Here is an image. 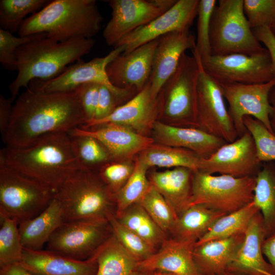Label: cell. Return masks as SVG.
Returning <instances> with one entry per match:
<instances>
[{
	"instance_id": "cell-56",
	"label": "cell",
	"mask_w": 275,
	"mask_h": 275,
	"mask_svg": "<svg viewBox=\"0 0 275 275\" xmlns=\"http://www.w3.org/2000/svg\"><path fill=\"white\" fill-rule=\"evenodd\" d=\"M270 29L272 34L275 37V23L270 28Z\"/></svg>"
},
{
	"instance_id": "cell-13",
	"label": "cell",
	"mask_w": 275,
	"mask_h": 275,
	"mask_svg": "<svg viewBox=\"0 0 275 275\" xmlns=\"http://www.w3.org/2000/svg\"><path fill=\"white\" fill-rule=\"evenodd\" d=\"M196 106L197 128L231 143L238 138L233 120L227 109L221 85L202 67L200 57Z\"/></svg>"
},
{
	"instance_id": "cell-36",
	"label": "cell",
	"mask_w": 275,
	"mask_h": 275,
	"mask_svg": "<svg viewBox=\"0 0 275 275\" xmlns=\"http://www.w3.org/2000/svg\"><path fill=\"white\" fill-rule=\"evenodd\" d=\"M131 176L122 187L114 195L116 217L132 205L139 203L150 188L151 182L147 177L148 167L137 158Z\"/></svg>"
},
{
	"instance_id": "cell-24",
	"label": "cell",
	"mask_w": 275,
	"mask_h": 275,
	"mask_svg": "<svg viewBox=\"0 0 275 275\" xmlns=\"http://www.w3.org/2000/svg\"><path fill=\"white\" fill-rule=\"evenodd\" d=\"M265 239L263 219L259 211L249 223L243 241L227 270L244 275H274L262 252Z\"/></svg>"
},
{
	"instance_id": "cell-30",
	"label": "cell",
	"mask_w": 275,
	"mask_h": 275,
	"mask_svg": "<svg viewBox=\"0 0 275 275\" xmlns=\"http://www.w3.org/2000/svg\"><path fill=\"white\" fill-rule=\"evenodd\" d=\"M253 202L259 208L265 238L275 234V163L263 162L256 176Z\"/></svg>"
},
{
	"instance_id": "cell-53",
	"label": "cell",
	"mask_w": 275,
	"mask_h": 275,
	"mask_svg": "<svg viewBox=\"0 0 275 275\" xmlns=\"http://www.w3.org/2000/svg\"><path fill=\"white\" fill-rule=\"evenodd\" d=\"M129 275H153V272H147L135 269Z\"/></svg>"
},
{
	"instance_id": "cell-12",
	"label": "cell",
	"mask_w": 275,
	"mask_h": 275,
	"mask_svg": "<svg viewBox=\"0 0 275 275\" xmlns=\"http://www.w3.org/2000/svg\"><path fill=\"white\" fill-rule=\"evenodd\" d=\"M201 64L205 72L220 84H262L275 77L271 57L266 48L253 55L211 56Z\"/></svg>"
},
{
	"instance_id": "cell-54",
	"label": "cell",
	"mask_w": 275,
	"mask_h": 275,
	"mask_svg": "<svg viewBox=\"0 0 275 275\" xmlns=\"http://www.w3.org/2000/svg\"><path fill=\"white\" fill-rule=\"evenodd\" d=\"M153 275H177L174 273L167 272H163V271H154L153 272Z\"/></svg>"
},
{
	"instance_id": "cell-9",
	"label": "cell",
	"mask_w": 275,
	"mask_h": 275,
	"mask_svg": "<svg viewBox=\"0 0 275 275\" xmlns=\"http://www.w3.org/2000/svg\"><path fill=\"white\" fill-rule=\"evenodd\" d=\"M54 194L42 183L0 162V213L18 223L33 218L48 206Z\"/></svg>"
},
{
	"instance_id": "cell-48",
	"label": "cell",
	"mask_w": 275,
	"mask_h": 275,
	"mask_svg": "<svg viewBox=\"0 0 275 275\" xmlns=\"http://www.w3.org/2000/svg\"><path fill=\"white\" fill-rule=\"evenodd\" d=\"M257 39L262 43L268 50L272 61V69L275 73V37L270 28L263 26L252 29Z\"/></svg>"
},
{
	"instance_id": "cell-37",
	"label": "cell",
	"mask_w": 275,
	"mask_h": 275,
	"mask_svg": "<svg viewBox=\"0 0 275 275\" xmlns=\"http://www.w3.org/2000/svg\"><path fill=\"white\" fill-rule=\"evenodd\" d=\"M46 0H1V29L12 33L18 32L26 16L44 7Z\"/></svg>"
},
{
	"instance_id": "cell-27",
	"label": "cell",
	"mask_w": 275,
	"mask_h": 275,
	"mask_svg": "<svg viewBox=\"0 0 275 275\" xmlns=\"http://www.w3.org/2000/svg\"><path fill=\"white\" fill-rule=\"evenodd\" d=\"M194 171L184 167L153 172L151 183L168 202L178 216L190 207Z\"/></svg>"
},
{
	"instance_id": "cell-11",
	"label": "cell",
	"mask_w": 275,
	"mask_h": 275,
	"mask_svg": "<svg viewBox=\"0 0 275 275\" xmlns=\"http://www.w3.org/2000/svg\"><path fill=\"white\" fill-rule=\"evenodd\" d=\"M124 51V47L119 46L104 57L95 58L88 62L81 59L57 77L49 80L34 79L29 87L45 92H64L74 91L84 84L94 82L106 86L119 102L132 92L114 87L108 78L106 69L112 60Z\"/></svg>"
},
{
	"instance_id": "cell-4",
	"label": "cell",
	"mask_w": 275,
	"mask_h": 275,
	"mask_svg": "<svg viewBox=\"0 0 275 275\" xmlns=\"http://www.w3.org/2000/svg\"><path fill=\"white\" fill-rule=\"evenodd\" d=\"M103 17L95 0H53L26 18L19 36L45 33L59 42L92 39L99 32Z\"/></svg>"
},
{
	"instance_id": "cell-28",
	"label": "cell",
	"mask_w": 275,
	"mask_h": 275,
	"mask_svg": "<svg viewBox=\"0 0 275 275\" xmlns=\"http://www.w3.org/2000/svg\"><path fill=\"white\" fill-rule=\"evenodd\" d=\"M64 222L59 201L54 198L35 217L19 223L18 228L23 249L39 250L53 232Z\"/></svg>"
},
{
	"instance_id": "cell-2",
	"label": "cell",
	"mask_w": 275,
	"mask_h": 275,
	"mask_svg": "<svg viewBox=\"0 0 275 275\" xmlns=\"http://www.w3.org/2000/svg\"><path fill=\"white\" fill-rule=\"evenodd\" d=\"M0 162L44 185L54 193L79 169L68 132L45 134L23 147L1 151Z\"/></svg>"
},
{
	"instance_id": "cell-43",
	"label": "cell",
	"mask_w": 275,
	"mask_h": 275,
	"mask_svg": "<svg viewBox=\"0 0 275 275\" xmlns=\"http://www.w3.org/2000/svg\"><path fill=\"white\" fill-rule=\"evenodd\" d=\"M47 36L45 33L16 37L8 31L0 29V62L3 67L10 71H17L16 52L23 45Z\"/></svg>"
},
{
	"instance_id": "cell-38",
	"label": "cell",
	"mask_w": 275,
	"mask_h": 275,
	"mask_svg": "<svg viewBox=\"0 0 275 275\" xmlns=\"http://www.w3.org/2000/svg\"><path fill=\"white\" fill-rule=\"evenodd\" d=\"M0 267L20 263L23 248L18 222L0 213Z\"/></svg>"
},
{
	"instance_id": "cell-10",
	"label": "cell",
	"mask_w": 275,
	"mask_h": 275,
	"mask_svg": "<svg viewBox=\"0 0 275 275\" xmlns=\"http://www.w3.org/2000/svg\"><path fill=\"white\" fill-rule=\"evenodd\" d=\"M112 234L107 219L64 222L50 237L47 250L85 260L91 258Z\"/></svg>"
},
{
	"instance_id": "cell-6",
	"label": "cell",
	"mask_w": 275,
	"mask_h": 275,
	"mask_svg": "<svg viewBox=\"0 0 275 275\" xmlns=\"http://www.w3.org/2000/svg\"><path fill=\"white\" fill-rule=\"evenodd\" d=\"M211 56L253 55L263 50L243 11V0H219L211 18Z\"/></svg>"
},
{
	"instance_id": "cell-15",
	"label": "cell",
	"mask_w": 275,
	"mask_h": 275,
	"mask_svg": "<svg viewBox=\"0 0 275 275\" xmlns=\"http://www.w3.org/2000/svg\"><path fill=\"white\" fill-rule=\"evenodd\" d=\"M220 85L224 98L228 102V112L238 138L248 131L243 122L244 117L246 116L260 121L273 133L269 121L271 106L268 97L275 85V77L262 84Z\"/></svg>"
},
{
	"instance_id": "cell-51",
	"label": "cell",
	"mask_w": 275,
	"mask_h": 275,
	"mask_svg": "<svg viewBox=\"0 0 275 275\" xmlns=\"http://www.w3.org/2000/svg\"><path fill=\"white\" fill-rule=\"evenodd\" d=\"M0 275H31L20 263L10 265L1 268Z\"/></svg>"
},
{
	"instance_id": "cell-55",
	"label": "cell",
	"mask_w": 275,
	"mask_h": 275,
	"mask_svg": "<svg viewBox=\"0 0 275 275\" xmlns=\"http://www.w3.org/2000/svg\"><path fill=\"white\" fill-rule=\"evenodd\" d=\"M221 275H244V274L227 270L224 273H223V274Z\"/></svg>"
},
{
	"instance_id": "cell-1",
	"label": "cell",
	"mask_w": 275,
	"mask_h": 275,
	"mask_svg": "<svg viewBox=\"0 0 275 275\" xmlns=\"http://www.w3.org/2000/svg\"><path fill=\"white\" fill-rule=\"evenodd\" d=\"M85 123L75 90L45 92L28 87L13 104L3 140L7 146L23 147L47 134L68 133Z\"/></svg>"
},
{
	"instance_id": "cell-5",
	"label": "cell",
	"mask_w": 275,
	"mask_h": 275,
	"mask_svg": "<svg viewBox=\"0 0 275 275\" xmlns=\"http://www.w3.org/2000/svg\"><path fill=\"white\" fill-rule=\"evenodd\" d=\"M60 203L64 222L107 219L113 211L114 195L93 171L79 169L54 196Z\"/></svg>"
},
{
	"instance_id": "cell-20",
	"label": "cell",
	"mask_w": 275,
	"mask_h": 275,
	"mask_svg": "<svg viewBox=\"0 0 275 275\" xmlns=\"http://www.w3.org/2000/svg\"><path fill=\"white\" fill-rule=\"evenodd\" d=\"M196 39L189 30L173 32L158 38L152 59L148 82L157 97L167 79L176 70L182 56L196 47Z\"/></svg>"
},
{
	"instance_id": "cell-14",
	"label": "cell",
	"mask_w": 275,
	"mask_h": 275,
	"mask_svg": "<svg viewBox=\"0 0 275 275\" xmlns=\"http://www.w3.org/2000/svg\"><path fill=\"white\" fill-rule=\"evenodd\" d=\"M112 15L103 31L114 48L125 36L169 10L176 0H109Z\"/></svg>"
},
{
	"instance_id": "cell-7",
	"label": "cell",
	"mask_w": 275,
	"mask_h": 275,
	"mask_svg": "<svg viewBox=\"0 0 275 275\" xmlns=\"http://www.w3.org/2000/svg\"><path fill=\"white\" fill-rule=\"evenodd\" d=\"M256 180V177L194 172L190 206L203 205L226 214L232 213L253 202Z\"/></svg>"
},
{
	"instance_id": "cell-22",
	"label": "cell",
	"mask_w": 275,
	"mask_h": 275,
	"mask_svg": "<svg viewBox=\"0 0 275 275\" xmlns=\"http://www.w3.org/2000/svg\"><path fill=\"white\" fill-rule=\"evenodd\" d=\"M22 267L31 275H96L94 254L85 260H78L48 250L23 249Z\"/></svg>"
},
{
	"instance_id": "cell-49",
	"label": "cell",
	"mask_w": 275,
	"mask_h": 275,
	"mask_svg": "<svg viewBox=\"0 0 275 275\" xmlns=\"http://www.w3.org/2000/svg\"><path fill=\"white\" fill-rule=\"evenodd\" d=\"M14 100L12 98H6L0 96V130L2 138L9 127L12 116Z\"/></svg>"
},
{
	"instance_id": "cell-52",
	"label": "cell",
	"mask_w": 275,
	"mask_h": 275,
	"mask_svg": "<svg viewBox=\"0 0 275 275\" xmlns=\"http://www.w3.org/2000/svg\"><path fill=\"white\" fill-rule=\"evenodd\" d=\"M268 99L271 106V113L269 116L270 124L272 132L275 135V85L269 92Z\"/></svg>"
},
{
	"instance_id": "cell-18",
	"label": "cell",
	"mask_w": 275,
	"mask_h": 275,
	"mask_svg": "<svg viewBox=\"0 0 275 275\" xmlns=\"http://www.w3.org/2000/svg\"><path fill=\"white\" fill-rule=\"evenodd\" d=\"M158 39L143 44L128 53H122L107 66L106 71L115 87L141 92L150 76L153 56Z\"/></svg>"
},
{
	"instance_id": "cell-19",
	"label": "cell",
	"mask_w": 275,
	"mask_h": 275,
	"mask_svg": "<svg viewBox=\"0 0 275 275\" xmlns=\"http://www.w3.org/2000/svg\"><path fill=\"white\" fill-rule=\"evenodd\" d=\"M162 96L152 94L149 82L145 87L125 103L118 106L107 117L89 122L80 127L88 129L102 124L113 123L127 127L143 134L152 128L161 111Z\"/></svg>"
},
{
	"instance_id": "cell-16",
	"label": "cell",
	"mask_w": 275,
	"mask_h": 275,
	"mask_svg": "<svg viewBox=\"0 0 275 275\" xmlns=\"http://www.w3.org/2000/svg\"><path fill=\"white\" fill-rule=\"evenodd\" d=\"M262 164L254 139L247 131L235 141L221 146L208 158H203L199 171L235 177H256Z\"/></svg>"
},
{
	"instance_id": "cell-40",
	"label": "cell",
	"mask_w": 275,
	"mask_h": 275,
	"mask_svg": "<svg viewBox=\"0 0 275 275\" xmlns=\"http://www.w3.org/2000/svg\"><path fill=\"white\" fill-rule=\"evenodd\" d=\"M113 233L123 248L138 261L150 257L155 250L141 237L122 224L111 213L107 217Z\"/></svg>"
},
{
	"instance_id": "cell-32",
	"label": "cell",
	"mask_w": 275,
	"mask_h": 275,
	"mask_svg": "<svg viewBox=\"0 0 275 275\" xmlns=\"http://www.w3.org/2000/svg\"><path fill=\"white\" fill-rule=\"evenodd\" d=\"M96 275H129L138 261L123 248L113 233L95 252Z\"/></svg>"
},
{
	"instance_id": "cell-23",
	"label": "cell",
	"mask_w": 275,
	"mask_h": 275,
	"mask_svg": "<svg viewBox=\"0 0 275 275\" xmlns=\"http://www.w3.org/2000/svg\"><path fill=\"white\" fill-rule=\"evenodd\" d=\"M195 243L175 238L165 239L157 252L138 262L135 269L163 271L177 275H201L193 258Z\"/></svg>"
},
{
	"instance_id": "cell-39",
	"label": "cell",
	"mask_w": 275,
	"mask_h": 275,
	"mask_svg": "<svg viewBox=\"0 0 275 275\" xmlns=\"http://www.w3.org/2000/svg\"><path fill=\"white\" fill-rule=\"evenodd\" d=\"M139 203L164 232L172 233L178 216L152 183Z\"/></svg>"
},
{
	"instance_id": "cell-26",
	"label": "cell",
	"mask_w": 275,
	"mask_h": 275,
	"mask_svg": "<svg viewBox=\"0 0 275 275\" xmlns=\"http://www.w3.org/2000/svg\"><path fill=\"white\" fill-rule=\"evenodd\" d=\"M244 233L195 244L193 255L201 275H221L227 268L242 243Z\"/></svg>"
},
{
	"instance_id": "cell-21",
	"label": "cell",
	"mask_w": 275,
	"mask_h": 275,
	"mask_svg": "<svg viewBox=\"0 0 275 275\" xmlns=\"http://www.w3.org/2000/svg\"><path fill=\"white\" fill-rule=\"evenodd\" d=\"M69 134H80L93 137L107 149L113 160L129 158L141 153L153 144L154 140L123 125L108 123L88 129L80 127Z\"/></svg>"
},
{
	"instance_id": "cell-35",
	"label": "cell",
	"mask_w": 275,
	"mask_h": 275,
	"mask_svg": "<svg viewBox=\"0 0 275 275\" xmlns=\"http://www.w3.org/2000/svg\"><path fill=\"white\" fill-rule=\"evenodd\" d=\"M73 154L79 169L93 171L113 160L97 139L84 134H69Z\"/></svg>"
},
{
	"instance_id": "cell-44",
	"label": "cell",
	"mask_w": 275,
	"mask_h": 275,
	"mask_svg": "<svg viewBox=\"0 0 275 275\" xmlns=\"http://www.w3.org/2000/svg\"><path fill=\"white\" fill-rule=\"evenodd\" d=\"M243 11L252 29L275 23V0H243Z\"/></svg>"
},
{
	"instance_id": "cell-50",
	"label": "cell",
	"mask_w": 275,
	"mask_h": 275,
	"mask_svg": "<svg viewBox=\"0 0 275 275\" xmlns=\"http://www.w3.org/2000/svg\"><path fill=\"white\" fill-rule=\"evenodd\" d=\"M262 252L275 275V234L265 239L262 244Z\"/></svg>"
},
{
	"instance_id": "cell-31",
	"label": "cell",
	"mask_w": 275,
	"mask_h": 275,
	"mask_svg": "<svg viewBox=\"0 0 275 275\" xmlns=\"http://www.w3.org/2000/svg\"><path fill=\"white\" fill-rule=\"evenodd\" d=\"M138 158L148 168L184 167L194 172L200 170L203 159L191 150L160 144L151 145Z\"/></svg>"
},
{
	"instance_id": "cell-47",
	"label": "cell",
	"mask_w": 275,
	"mask_h": 275,
	"mask_svg": "<svg viewBox=\"0 0 275 275\" xmlns=\"http://www.w3.org/2000/svg\"><path fill=\"white\" fill-rule=\"evenodd\" d=\"M118 102L112 92L106 86L100 85L95 117L91 121L100 120L109 116L118 106Z\"/></svg>"
},
{
	"instance_id": "cell-33",
	"label": "cell",
	"mask_w": 275,
	"mask_h": 275,
	"mask_svg": "<svg viewBox=\"0 0 275 275\" xmlns=\"http://www.w3.org/2000/svg\"><path fill=\"white\" fill-rule=\"evenodd\" d=\"M259 211L254 203L219 217L195 244L244 233L253 217Z\"/></svg>"
},
{
	"instance_id": "cell-25",
	"label": "cell",
	"mask_w": 275,
	"mask_h": 275,
	"mask_svg": "<svg viewBox=\"0 0 275 275\" xmlns=\"http://www.w3.org/2000/svg\"><path fill=\"white\" fill-rule=\"evenodd\" d=\"M159 144L191 150L207 159L227 143L222 139L197 128L170 125L156 121L152 127Z\"/></svg>"
},
{
	"instance_id": "cell-8",
	"label": "cell",
	"mask_w": 275,
	"mask_h": 275,
	"mask_svg": "<svg viewBox=\"0 0 275 275\" xmlns=\"http://www.w3.org/2000/svg\"><path fill=\"white\" fill-rule=\"evenodd\" d=\"M200 72L198 57L184 53L175 71L163 85L161 111L165 118L179 126L197 128L196 106Z\"/></svg>"
},
{
	"instance_id": "cell-34",
	"label": "cell",
	"mask_w": 275,
	"mask_h": 275,
	"mask_svg": "<svg viewBox=\"0 0 275 275\" xmlns=\"http://www.w3.org/2000/svg\"><path fill=\"white\" fill-rule=\"evenodd\" d=\"M117 218L155 250L166 239L165 232L158 226L139 203L129 207Z\"/></svg>"
},
{
	"instance_id": "cell-46",
	"label": "cell",
	"mask_w": 275,
	"mask_h": 275,
	"mask_svg": "<svg viewBox=\"0 0 275 275\" xmlns=\"http://www.w3.org/2000/svg\"><path fill=\"white\" fill-rule=\"evenodd\" d=\"M100 85L94 82L86 83L80 85L75 90L85 119L84 124L94 119Z\"/></svg>"
},
{
	"instance_id": "cell-42",
	"label": "cell",
	"mask_w": 275,
	"mask_h": 275,
	"mask_svg": "<svg viewBox=\"0 0 275 275\" xmlns=\"http://www.w3.org/2000/svg\"><path fill=\"white\" fill-rule=\"evenodd\" d=\"M243 122L254 139L260 161L262 162L274 161L275 135L263 123L252 117H244Z\"/></svg>"
},
{
	"instance_id": "cell-3",
	"label": "cell",
	"mask_w": 275,
	"mask_h": 275,
	"mask_svg": "<svg viewBox=\"0 0 275 275\" xmlns=\"http://www.w3.org/2000/svg\"><path fill=\"white\" fill-rule=\"evenodd\" d=\"M95 44L93 39L78 38L59 42L47 36L20 46L16 52L17 74L10 84L15 99L22 87L34 79L49 80L89 53Z\"/></svg>"
},
{
	"instance_id": "cell-45",
	"label": "cell",
	"mask_w": 275,
	"mask_h": 275,
	"mask_svg": "<svg viewBox=\"0 0 275 275\" xmlns=\"http://www.w3.org/2000/svg\"><path fill=\"white\" fill-rule=\"evenodd\" d=\"M134 165L124 162L109 161L100 168L98 174L114 195L128 181L133 172Z\"/></svg>"
},
{
	"instance_id": "cell-29",
	"label": "cell",
	"mask_w": 275,
	"mask_h": 275,
	"mask_svg": "<svg viewBox=\"0 0 275 275\" xmlns=\"http://www.w3.org/2000/svg\"><path fill=\"white\" fill-rule=\"evenodd\" d=\"M225 214L203 205L190 206L178 216L171 233L176 239L196 243Z\"/></svg>"
},
{
	"instance_id": "cell-41",
	"label": "cell",
	"mask_w": 275,
	"mask_h": 275,
	"mask_svg": "<svg viewBox=\"0 0 275 275\" xmlns=\"http://www.w3.org/2000/svg\"><path fill=\"white\" fill-rule=\"evenodd\" d=\"M216 0H200L197 19V37L196 47L192 52L200 57L201 62L211 56L210 42V22Z\"/></svg>"
},
{
	"instance_id": "cell-17",
	"label": "cell",
	"mask_w": 275,
	"mask_h": 275,
	"mask_svg": "<svg viewBox=\"0 0 275 275\" xmlns=\"http://www.w3.org/2000/svg\"><path fill=\"white\" fill-rule=\"evenodd\" d=\"M200 0H178L169 10L123 37L114 47L128 53L138 47L173 32L189 30L197 16Z\"/></svg>"
}]
</instances>
